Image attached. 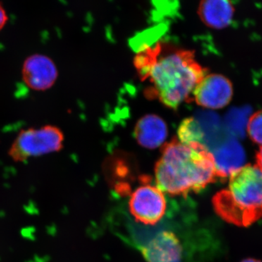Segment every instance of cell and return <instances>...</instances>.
Returning a JSON list of instances; mask_svg holds the SVG:
<instances>
[{
  "label": "cell",
  "instance_id": "4fadbf2b",
  "mask_svg": "<svg viewBox=\"0 0 262 262\" xmlns=\"http://www.w3.org/2000/svg\"><path fill=\"white\" fill-rule=\"evenodd\" d=\"M7 20H8V16H7L4 8L0 5V30L5 27Z\"/></svg>",
  "mask_w": 262,
  "mask_h": 262
},
{
  "label": "cell",
  "instance_id": "ba28073f",
  "mask_svg": "<svg viewBox=\"0 0 262 262\" xmlns=\"http://www.w3.org/2000/svg\"><path fill=\"white\" fill-rule=\"evenodd\" d=\"M182 246L178 237L171 232L163 231L141 248L147 262H180Z\"/></svg>",
  "mask_w": 262,
  "mask_h": 262
},
{
  "label": "cell",
  "instance_id": "6da1fadb",
  "mask_svg": "<svg viewBox=\"0 0 262 262\" xmlns=\"http://www.w3.org/2000/svg\"><path fill=\"white\" fill-rule=\"evenodd\" d=\"M134 63L141 80L147 82L146 96L172 108L193 99L194 89L207 73L192 51L161 42L143 48Z\"/></svg>",
  "mask_w": 262,
  "mask_h": 262
},
{
  "label": "cell",
  "instance_id": "30bf717a",
  "mask_svg": "<svg viewBox=\"0 0 262 262\" xmlns=\"http://www.w3.org/2000/svg\"><path fill=\"white\" fill-rule=\"evenodd\" d=\"M198 13L207 27L223 29L232 21L234 8L231 0H201Z\"/></svg>",
  "mask_w": 262,
  "mask_h": 262
},
{
  "label": "cell",
  "instance_id": "7a4b0ae2",
  "mask_svg": "<svg viewBox=\"0 0 262 262\" xmlns=\"http://www.w3.org/2000/svg\"><path fill=\"white\" fill-rule=\"evenodd\" d=\"M155 173L158 187L171 195L200 192L217 179L213 154L206 145L177 139L164 146Z\"/></svg>",
  "mask_w": 262,
  "mask_h": 262
},
{
  "label": "cell",
  "instance_id": "9c48e42d",
  "mask_svg": "<svg viewBox=\"0 0 262 262\" xmlns=\"http://www.w3.org/2000/svg\"><path fill=\"white\" fill-rule=\"evenodd\" d=\"M211 153L214 159L217 178H227L244 165L245 151L236 140L226 141Z\"/></svg>",
  "mask_w": 262,
  "mask_h": 262
},
{
  "label": "cell",
  "instance_id": "5bb4252c",
  "mask_svg": "<svg viewBox=\"0 0 262 262\" xmlns=\"http://www.w3.org/2000/svg\"><path fill=\"white\" fill-rule=\"evenodd\" d=\"M256 166L262 172V146L256 153Z\"/></svg>",
  "mask_w": 262,
  "mask_h": 262
},
{
  "label": "cell",
  "instance_id": "3957f363",
  "mask_svg": "<svg viewBox=\"0 0 262 262\" xmlns=\"http://www.w3.org/2000/svg\"><path fill=\"white\" fill-rule=\"evenodd\" d=\"M213 206L222 219L239 227H248L262 218V172L246 165L229 176L227 189L215 194Z\"/></svg>",
  "mask_w": 262,
  "mask_h": 262
},
{
  "label": "cell",
  "instance_id": "7c38bea8",
  "mask_svg": "<svg viewBox=\"0 0 262 262\" xmlns=\"http://www.w3.org/2000/svg\"><path fill=\"white\" fill-rule=\"evenodd\" d=\"M247 131L251 140L262 146V110L251 115L248 120Z\"/></svg>",
  "mask_w": 262,
  "mask_h": 262
},
{
  "label": "cell",
  "instance_id": "52a82bcc",
  "mask_svg": "<svg viewBox=\"0 0 262 262\" xmlns=\"http://www.w3.org/2000/svg\"><path fill=\"white\" fill-rule=\"evenodd\" d=\"M58 77L56 63L47 56L34 54L24 62L22 77L29 89L46 91L56 83Z\"/></svg>",
  "mask_w": 262,
  "mask_h": 262
},
{
  "label": "cell",
  "instance_id": "277c9868",
  "mask_svg": "<svg viewBox=\"0 0 262 262\" xmlns=\"http://www.w3.org/2000/svg\"><path fill=\"white\" fill-rule=\"evenodd\" d=\"M64 135L59 127L46 125L20 131L8 150L15 162L58 152L63 148Z\"/></svg>",
  "mask_w": 262,
  "mask_h": 262
},
{
  "label": "cell",
  "instance_id": "8992f818",
  "mask_svg": "<svg viewBox=\"0 0 262 262\" xmlns=\"http://www.w3.org/2000/svg\"><path fill=\"white\" fill-rule=\"evenodd\" d=\"M233 88L230 81L221 75H206L196 85L193 99L203 107L219 110L225 107L232 100Z\"/></svg>",
  "mask_w": 262,
  "mask_h": 262
},
{
  "label": "cell",
  "instance_id": "5b68a950",
  "mask_svg": "<svg viewBox=\"0 0 262 262\" xmlns=\"http://www.w3.org/2000/svg\"><path fill=\"white\" fill-rule=\"evenodd\" d=\"M159 188L145 184L136 189L129 201V210L137 222L155 225L166 211V200Z\"/></svg>",
  "mask_w": 262,
  "mask_h": 262
},
{
  "label": "cell",
  "instance_id": "8fae6325",
  "mask_svg": "<svg viewBox=\"0 0 262 262\" xmlns=\"http://www.w3.org/2000/svg\"><path fill=\"white\" fill-rule=\"evenodd\" d=\"M134 135L139 144L148 149H155L163 144L168 128L163 119L155 115H146L136 124Z\"/></svg>",
  "mask_w": 262,
  "mask_h": 262
},
{
  "label": "cell",
  "instance_id": "9a60e30c",
  "mask_svg": "<svg viewBox=\"0 0 262 262\" xmlns=\"http://www.w3.org/2000/svg\"><path fill=\"white\" fill-rule=\"evenodd\" d=\"M241 262H261L258 261V260L254 259V258H246V259L244 260Z\"/></svg>",
  "mask_w": 262,
  "mask_h": 262
}]
</instances>
